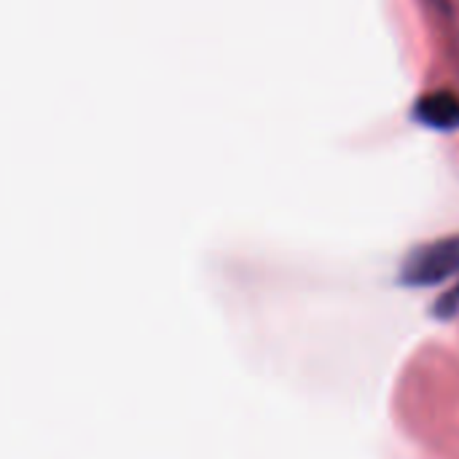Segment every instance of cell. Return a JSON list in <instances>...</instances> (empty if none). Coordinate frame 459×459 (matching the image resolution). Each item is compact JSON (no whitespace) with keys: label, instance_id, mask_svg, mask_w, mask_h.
Listing matches in <instances>:
<instances>
[{"label":"cell","instance_id":"3","mask_svg":"<svg viewBox=\"0 0 459 459\" xmlns=\"http://www.w3.org/2000/svg\"><path fill=\"white\" fill-rule=\"evenodd\" d=\"M459 307V285H457V290H452L449 296H444L441 299V304H438V312L441 315H455V309Z\"/></svg>","mask_w":459,"mask_h":459},{"label":"cell","instance_id":"1","mask_svg":"<svg viewBox=\"0 0 459 459\" xmlns=\"http://www.w3.org/2000/svg\"><path fill=\"white\" fill-rule=\"evenodd\" d=\"M459 274V237H444L438 242L414 250L403 269L401 282L411 288H430Z\"/></svg>","mask_w":459,"mask_h":459},{"label":"cell","instance_id":"2","mask_svg":"<svg viewBox=\"0 0 459 459\" xmlns=\"http://www.w3.org/2000/svg\"><path fill=\"white\" fill-rule=\"evenodd\" d=\"M417 118L425 126L452 132L459 129V97L452 91H433L417 102Z\"/></svg>","mask_w":459,"mask_h":459}]
</instances>
